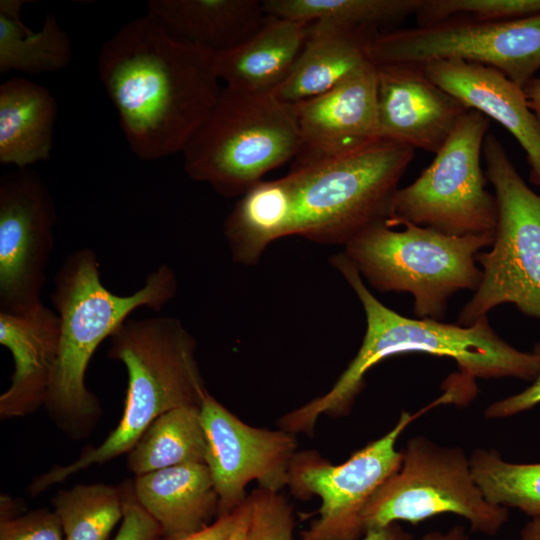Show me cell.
Returning a JSON list of instances; mask_svg holds the SVG:
<instances>
[{
	"mask_svg": "<svg viewBox=\"0 0 540 540\" xmlns=\"http://www.w3.org/2000/svg\"><path fill=\"white\" fill-rule=\"evenodd\" d=\"M213 62L214 53L175 38L148 14L104 42L99 79L136 157L183 152L222 92Z\"/></svg>",
	"mask_w": 540,
	"mask_h": 540,
	"instance_id": "cell-1",
	"label": "cell"
},
{
	"mask_svg": "<svg viewBox=\"0 0 540 540\" xmlns=\"http://www.w3.org/2000/svg\"><path fill=\"white\" fill-rule=\"evenodd\" d=\"M331 262L360 300L366 316V332L356 356L332 388L281 417L280 424L285 430L311 435L321 416L348 414L365 385L369 369L398 354L420 352L451 358L464 379L471 381L505 377L535 379L539 368L537 356L520 351L500 338L487 316L468 327L402 316L369 291L343 252L334 255Z\"/></svg>",
	"mask_w": 540,
	"mask_h": 540,
	"instance_id": "cell-2",
	"label": "cell"
},
{
	"mask_svg": "<svg viewBox=\"0 0 540 540\" xmlns=\"http://www.w3.org/2000/svg\"><path fill=\"white\" fill-rule=\"evenodd\" d=\"M177 288L175 272L166 264L150 272L137 291L118 295L102 283L97 255L91 248L73 251L63 261L50 294L60 321V345L44 406L71 438L89 435L101 417L99 400L85 382L98 346L135 310H160L174 298Z\"/></svg>",
	"mask_w": 540,
	"mask_h": 540,
	"instance_id": "cell-3",
	"label": "cell"
},
{
	"mask_svg": "<svg viewBox=\"0 0 540 540\" xmlns=\"http://www.w3.org/2000/svg\"><path fill=\"white\" fill-rule=\"evenodd\" d=\"M196 340L182 322L171 316L128 318L110 337L109 359L120 361L128 373L122 417L97 447L78 459L56 465L29 486L35 496L92 465L128 453L146 428L160 415L184 406H201L207 392L195 356Z\"/></svg>",
	"mask_w": 540,
	"mask_h": 540,
	"instance_id": "cell-4",
	"label": "cell"
},
{
	"mask_svg": "<svg viewBox=\"0 0 540 540\" xmlns=\"http://www.w3.org/2000/svg\"><path fill=\"white\" fill-rule=\"evenodd\" d=\"M401 226L396 231L385 220L377 222L346 243L343 253L373 288L410 293L417 318L441 321L455 293L479 287L476 255L492 245L495 233L459 237Z\"/></svg>",
	"mask_w": 540,
	"mask_h": 540,
	"instance_id": "cell-5",
	"label": "cell"
},
{
	"mask_svg": "<svg viewBox=\"0 0 540 540\" xmlns=\"http://www.w3.org/2000/svg\"><path fill=\"white\" fill-rule=\"evenodd\" d=\"M415 150L379 139L356 152L292 167L286 175L294 200L293 235L345 245L386 220Z\"/></svg>",
	"mask_w": 540,
	"mask_h": 540,
	"instance_id": "cell-6",
	"label": "cell"
},
{
	"mask_svg": "<svg viewBox=\"0 0 540 540\" xmlns=\"http://www.w3.org/2000/svg\"><path fill=\"white\" fill-rule=\"evenodd\" d=\"M299 132L289 104L272 93L226 85L183 150L189 177L223 197L244 195L269 171L296 157Z\"/></svg>",
	"mask_w": 540,
	"mask_h": 540,
	"instance_id": "cell-7",
	"label": "cell"
},
{
	"mask_svg": "<svg viewBox=\"0 0 540 540\" xmlns=\"http://www.w3.org/2000/svg\"><path fill=\"white\" fill-rule=\"evenodd\" d=\"M482 156L498 219L491 250L476 255L482 279L457 324L472 326L506 303L540 319V193L527 186L493 133L484 139Z\"/></svg>",
	"mask_w": 540,
	"mask_h": 540,
	"instance_id": "cell-8",
	"label": "cell"
},
{
	"mask_svg": "<svg viewBox=\"0 0 540 540\" xmlns=\"http://www.w3.org/2000/svg\"><path fill=\"white\" fill-rule=\"evenodd\" d=\"M399 470L366 503L364 532L404 521L416 525L439 514L466 519L474 532L493 537L508 520V509L490 503L472 474L464 449L412 437Z\"/></svg>",
	"mask_w": 540,
	"mask_h": 540,
	"instance_id": "cell-9",
	"label": "cell"
},
{
	"mask_svg": "<svg viewBox=\"0 0 540 540\" xmlns=\"http://www.w3.org/2000/svg\"><path fill=\"white\" fill-rule=\"evenodd\" d=\"M489 118L469 109L430 165L396 191L385 223L430 227L451 236L495 233L498 209L481 168Z\"/></svg>",
	"mask_w": 540,
	"mask_h": 540,
	"instance_id": "cell-10",
	"label": "cell"
},
{
	"mask_svg": "<svg viewBox=\"0 0 540 540\" xmlns=\"http://www.w3.org/2000/svg\"><path fill=\"white\" fill-rule=\"evenodd\" d=\"M374 65L460 59L493 67L524 87L540 70V13L493 22L459 19L378 33L367 48Z\"/></svg>",
	"mask_w": 540,
	"mask_h": 540,
	"instance_id": "cell-11",
	"label": "cell"
},
{
	"mask_svg": "<svg viewBox=\"0 0 540 540\" xmlns=\"http://www.w3.org/2000/svg\"><path fill=\"white\" fill-rule=\"evenodd\" d=\"M443 396L416 413L403 411L385 435L333 465L318 453H296L290 466L288 486L298 498L317 495L319 517L300 540H359L364 534L362 511L376 490L401 467L402 451L396 442L418 416L446 404Z\"/></svg>",
	"mask_w": 540,
	"mask_h": 540,
	"instance_id": "cell-12",
	"label": "cell"
},
{
	"mask_svg": "<svg viewBox=\"0 0 540 540\" xmlns=\"http://www.w3.org/2000/svg\"><path fill=\"white\" fill-rule=\"evenodd\" d=\"M57 212L41 176L17 168L0 180V311L27 313L41 292L54 249Z\"/></svg>",
	"mask_w": 540,
	"mask_h": 540,
	"instance_id": "cell-13",
	"label": "cell"
},
{
	"mask_svg": "<svg viewBox=\"0 0 540 540\" xmlns=\"http://www.w3.org/2000/svg\"><path fill=\"white\" fill-rule=\"evenodd\" d=\"M208 466L219 498L217 517L236 510L247 498L246 486L279 492L288 486L295 456V435L283 429L250 426L208 391L201 406Z\"/></svg>",
	"mask_w": 540,
	"mask_h": 540,
	"instance_id": "cell-14",
	"label": "cell"
},
{
	"mask_svg": "<svg viewBox=\"0 0 540 540\" xmlns=\"http://www.w3.org/2000/svg\"><path fill=\"white\" fill-rule=\"evenodd\" d=\"M290 107L300 138L292 167L344 156L380 139L377 72L372 62L325 93Z\"/></svg>",
	"mask_w": 540,
	"mask_h": 540,
	"instance_id": "cell-15",
	"label": "cell"
},
{
	"mask_svg": "<svg viewBox=\"0 0 540 540\" xmlns=\"http://www.w3.org/2000/svg\"><path fill=\"white\" fill-rule=\"evenodd\" d=\"M378 130L389 140L436 154L469 110L421 65H375Z\"/></svg>",
	"mask_w": 540,
	"mask_h": 540,
	"instance_id": "cell-16",
	"label": "cell"
},
{
	"mask_svg": "<svg viewBox=\"0 0 540 540\" xmlns=\"http://www.w3.org/2000/svg\"><path fill=\"white\" fill-rule=\"evenodd\" d=\"M430 80L466 108L493 118L514 136L530 166V181L540 187V124L522 87L501 71L460 59L421 65Z\"/></svg>",
	"mask_w": 540,
	"mask_h": 540,
	"instance_id": "cell-17",
	"label": "cell"
},
{
	"mask_svg": "<svg viewBox=\"0 0 540 540\" xmlns=\"http://www.w3.org/2000/svg\"><path fill=\"white\" fill-rule=\"evenodd\" d=\"M0 344L14 362L10 386L0 396V417H24L48 396L59 354L58 314L44 304L24 314L0 311Z\"/></svg>",
	"mask_w": 540,
	"mask_h": 540,
	"instance_id": "cell-18",
	"label": "cell"
},
{
	"mask_svg": "<svg viewBox=\"0 0 540 540\" xmlns=\"http://www.w3.org/2000/svg\"><path fill=\"white\" fill-rule=\"evenodd\" d=\"M378 33L327 20L310 22L291 72L273 95L290 105L332 89L371 62L367 48Z\"/></svg>",
	"mask_w": 540,
	"mask_h": 540,
	"instance_id": "cell-19",
	"label": "cell"
},
{
	"mask_svg": "<svg viewBox=\"0 0 540 540\" xmlns=\"http://www.w3.org/2000/svg\"><path fill=\"white\" fill-rule=\"evenodd\" d=\"M136 500L155 520L161 536L180 538L201 530L218 513V494L205 463L169 467L132 482Z\"/></svg>",
	"mask_w": 540,
	"mask_h": 540,
	"instance_id": "cell-20",
	"label": "cell"
},
{
	"mask_svg": "<svg viewBox=\"0 0 540 540\" xmlns=\"http://www.w3.org/2000/svg\"><path fill=\"white\" fill-rule=\"evenodd\" d=\"M147 14L175 38L214 54L243 43L268 18L259 0H150Z\"/></svg>",
	"mask_w": 540,
	"mask_h": 540,
	"instance_id": "cell-21",
	"label": "cell"
},
{
	"mask_svg": "<svg viewBox=\"0 0 540 540\" xmlns=\"http://www.w3.org/2000/svg\"><path fill=\"white\" fill-rule=\"evenodd\" d=\"M310 22L268 15L264 24L240 45L214 54V70L226 85L269 94L291 72Z\"/></svg>",
	"mask_w": 540,
	"mask_h": 540,
	"instance_id": "cell-22",
	"label": "cell"
},
{
	"mask_svg": "<svg viewBox=\"0 0 540 540\" xmlns=\"http://www.w3.org/2000/svg\"><path fill=\"white\" fill-rule=\"evenodd\" d=\"M57 102L46 87L24 77L0 85V162L17 168L51 156Z\"/></svg>",
	"mask_w": 540,
	"mask_h": 540,
	"instance_id": "cell-23",
	"label": "cell"
},
{
	"mask_svg": "<svg viewBox=\"0 0 540 540\" xmlns=\"http://www.w3.org/2000/svg\"><path fill=\"white\" fill-rule=\"evenodd\" d=\"M294 200L286 176L259 181L236 203L225 219L223 232L233 260L257 263L275 240L293 235Z\"/></svg>",
	"mask_w": 540,
	"mask_h": 540,
	"instance_id": "cell-24",
	"label": "cell"
},
{
	"mask_svg": "<svg viewBox=\"0 0 540 540\" xmlns=\"http://www.w3.org/2000/svg\"><path fill=\"white\" fill-rule=\"evenodd\" d=\"M24 0L0 1V73L54 72L72 59L69 35L52 14L40 30L33 31L21 19Z\"/></svg>",
	"mask_w": 540,
	"mask_h": 540,
	"instance_id": "cell-25",
	"label": "cell"
},
{
	"mask_svg": "<svg viewBox=\"0 0 540 540\" xmlns=\"http://www.w3.org/2000/svg\"><path fill=\"white\" fill-rule=\"evenodd\" d=\"M127 455L128 469L135 476L179 465L205 463L206 439L200 406L179 407L160 415Z\"/></svg>",
	"mask_w": 540,
	"mask_h": 540,
	"instance_id": "cell-26",
	"label": "cell"
},
{
	"mask_svg": "<svg viewBox=\"0 0 540 540\" xmlns=\"http://www.w3.org/2000/svg\"><path fill=\"white\" fill-rule=\"evenodd\" d=\"M262 3L270 16L304 22L327 20L380 33V29L393 30L415 15L421 0H263Z\"/></svg>",
	"mask_w": 540,
	"mask_h": 540,
	"instance_id": "cell-27",
	"label": "cell"
},
{
	"mask_svg": "<svg viewBox=\"0 0 540 540\" xmlns=\"http://www.w3.org/2000/svg\"><path fill=\"white\" fill-rule=\"evenodd\" d=\"M64 540H107L123 518L122 486L77 484L52 499Z\"/></svg>",
	"mask_w": 540,
	"mask_h": 540,
	"instance_id": "cell-28",
	"label": "cell"
},
{
	"mask_svg": "<svg viewBox=\"0 0 540 540\" xmlns=\"http://www.w3.org/2000/svg\"><path fill=\"white\" fill-rule=\"evenodd\" d=\"M469 459L474 479L490 503L540 516V462H509L485 448L475 449Z\"/></svg>",
	"mask_w": 540,
	"mask_h": 540,
	"instance_id": "cell-29",
	"label": "cell"
},
{
	"mask_svg": "<svg viewBox=\"0 0 540 540\" xmlns=\"http://www.w3.org/2000/svg\"><path fill=\"white\" fill-rule=\"evenodd\" d=\"M540 13V0H421L415 13L417 26L459 19L493 22Z\"/></svg>",
	"mask_w": 540,
	"mask_h": 540,
	"instance_id": "cell-30",
	"label": "cell"
},
{
	"mask_svg": "<svg viewBox=\"0 0 540 540\" xmlns=\"http://www.w3.org/2000/svg\"><path fill=\"white\" fill-rule=\"evenodd\" d=\"M249 497L251 516L247 540H296L292 506L279 492L258 487Z\"/></svg>",
	"mask_w": 540,
	"mask_h": 540,
	"instance_id": "cell-31",
	"label": "cell"
},
{
	"mask_svg": "<svg viewBox=\"0 0 540 540\" xmlns=\"http://www.w3.org/2000/svg\"><path fill=\"white\" fill-rule=\"evenodd\" d=\"M0 540H64L60 521L47 508L19 517H1Z\"/></svg>",
	"mask_w": 540,
	"mask_h": 540,
	"instance_id": "cell-32",
	"label": "cell"
},
{
	"mask_svg": "<svg viewBox=\"0 0 540 540\" xmlns=\"http://www.w3.org/2000/svg\"><path fill=\"white\" fill-rule=\"evenodd\" d=\"M122 489L124 494L123 518L113 540H155L161 536L158 524L136 500L132 482L124 483Z\"/></svg>",
	"mask_w": 540,
	"mask_h": 540,
	"instance_id": "cell-33",
	"label": "cell"
},
{
	"mask_svg": "<svg viewBox=\"0 0 540 540\" xmlns=\"http://www.w3.org/2000/svg\"><path fill=\"white\" fill-rule=\"evenodd\" d=\"M538 359L539 368L535 379L523 391L488 405L484 415L487 419H502L530 410L540 404V343L532 351Z\"/></svg>",
	"mask_w": 540,
	"mask_h": 540,
	"instance_id": "cell-34",
	"label": "cell"
},
{
	"mask_svg": "<svg viewBox=\"0 0 540 540\" xmlns=\"http://www.w3.org/2000/svg\"><path fill=\"white\" fill-rule=\"evenodd\" d=\"M242 504L233 512L218 516L197 532L180 538L159 536L155 540H228L238 524Z\"/></svg>",
	"mask_w": 540,
	"mask_h": 540,
	"instance_id": "cell-35",
	"label": "cell"
},
{
	"mask_svg": "<svg viewBox=\"0 0 540 540\" xmlns=\"http://www.w3.org/2000/svg\"><path fill=\"white\" fill-rule=\"evenodd\" d=\"M413 534L403 529L398 522L368 529L360 540H413Z\"/></svg>",
	"mask_w": 540,
	"mask_h": 540,
	"instance_id": "cell-36",
	"label": "cell"
},
{
	"mask_svg": "<svg viewBox=\"0 0 540 540\" xmlns=\"http://www.w3.org/2000/svg\"><path fill=\"white\" fill-rule=\"evenodd\" d=\"M527 103L540 124V77L532 78L523 87Z\"/></svg>",
	"mask_w": 540,
	"mask_h": 540,
	"instance_id": "cell-37",
	"label": "cell"
},
{
	"mask_svg": "<svg viewBox=\"0 0 540 540\" xmlns=\"http://www.w3.org/2000/svg\"><path fill=\"white\" fill-rule=\"evenodd\" d=\"M251 516V500L249 495L241 506V515L238 524L228 540H247L248 527Z\"/></svg>",
	"mask_w": 540,
	"mask_h": 540,
	"instance_id": "cell-38",
	"label": "cell"
},
{
	"mask_svg": "<svg viewBox=\"0 0 540 540\" xmlns=\"http://www.w3.org/2000/svg\"><path fill=\"white\" fill-rule=\"evenodd\" d=\"M420 540H469V536L463 526L455 525L446 532H427L420 538Z\"/></svg>",
	"mask_w": 540,
	"mask_h": 540,
	"instance_id": "cell-39",
	"label": "cell"
},
{
	"mask_svg": "<svg viewBox=\"0 0 540 540\" xmlns=\"http://www.w3.org/2000/svg\"><path fill=\"white\" fill-rule=\"evenodd\" d=\"M519 540H540V516L531 517L523 526Z\"/></svg>",
	"mask_w": 540,
	"mask_h": 540,
	"instance_id": "cell-40",
	"label": "cell"
}]
</instances>
